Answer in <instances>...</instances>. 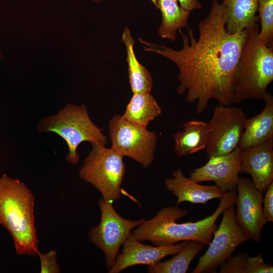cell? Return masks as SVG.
Wrapping results in <instances>:
<instances>
[{"mask_svg": "<svg viewBox=\"0 0 273 273\" xmlns=\"http://www.w3.org/2000/svg\"><path fill=\"white\" fill-rule=\"evenodd\" d=\"M257 12L261 28L260 41L267 47L273 46V0H257Z\"/></svg>", "mask_w": 273, "mask_h": 273, "instance_id": "cb8c5ba5", "label": "cell"}, {"mask_svg": "<svg viewBox=\"0 0 273 273\" xmlns=\"http://www.w3.org/2000/svg\"><path fill=\"white\" fill-rule=\"evenodd\" d=\"M40 261L41 273H59L61 272L57 260V252L52 250L47 253L37 252Z\"/></svg>", "mask_w": 273, "mask_h": 273, "instance_id": "d4e9b609", "label": "cell"}, {"mask_svg": "<svg viewBox=\"0 0 273 273\" xmlns=\"http://www.w3.org/2000/svg\"><path fill=\"white\" fill-rule=\"evenodd\" d=\"M205 245L197 241H189L188 244L169 260L158 261L148 266L150 273H186L189 265Z\"/></svg>", "mask_w": 273, "mask_h": 273, "instance_id": "7402d4cb", "label": "cell"}, {"mask_svg": "<svg viewBox=\"0 0 273 273\" xmlns=\"http://www.w3.org/2000/svg\"><path fill=\"white\" fill-rule=\"evenodd\" d=\"M111 147L117 153L141 164L149 166L153 161L157 135L147 127L116 115L109 122Z\"/></svg>", "mask_w": 273, "mask_h": 273, "instance_id": "ba28073f", "label": "cell"}, {"mask_svg": "<svg viewBox=\"0 0 273 273\" xmlns=\"http://www.w3.org/2000/svg\"><path fill=\"white\" fill-rule=\"evenodd\" d=\"M164 184L177 197V205L184 202L205 204L210 200L220 199L224 195L216 185H200L186 177L180 169L173 170L172 177L167 178Z\"/></svg>", "mask_w": 273, "mask_h": 273, "instance_id": "9a60e30c", "label": "cell"}, {"mask_svg": "<svg viewBox=\"0 0 273 273\" xmlns=\"http://www.w3.org/2000/svg\"><path fill=\"white\" fill-rule=\"evenodd\" d=\"M35 198L20 180L0 177V224L10 233L19 255H37L38 240L35 226Z\"/></svg>", "mask_w": 273, "mask_h": 273, "instance_id": "3957f363", "label": "cell"}, {"mask_svg": "<svg viewBox=\"0 0 273 273\" xmlns=\"http://www.w3.org/2000/svg\"><path fill=\"white\" fill-rule=\"evenodd\" d=\"M187 27L189 36L179 30L183 43L179 50L142 38L139 41L144 51L161 55L177 66L179 82L177 93L186 94L187 102L196 103L198 114L205 110L211 100L220 105L235 103L233 77L248 28L233 34L228 33L224 5L218 0L212 1L209 13L198 23V39L194 31Z\"/></svg>", "mask_w": 273, "mask_h": 273, "instance_id": "6da1fadb", "label": "cell"}, {"mask_svg": "<svg viewBox=\"0 0 273 273\" xmlns=\"http://www.w3.org/2000/svg\"><path fill=\"white\" fill-rule=\"evenodd\" d=\"M223 217L206 252L192 273L216 272V269L240 244L249 241L247 233L237 223L234 204L223 211Z\"/></svg>", "mask_w": 273, "mask_h": 273, "instance_id": "9c48e42d", "label": "cell"}, {"mask_svg": "<svg viewBox=\"0 0 273 273\" xmlns=\"http://www.w3.org/2000/svg\"><path fill=\"white\" fill-rule=\"evenodd\" d=\"M122 38L126 47L129 80L133 94L151 93L153 85L152 77L138 61L133 50L135 41L127 27L124 29Z\"/></svg>", "mask_w": 273, "mask_h": 273, "instance_id": "ffe728a7", "label": "cell"}, {"mask_svg": "<svg viewBox=\"0 0 273 273\" xmlns=\"http://www.w3.org/2000/svg\"><path fill=\"white\" fill-rule=\"evenodd\" d=\"M37 132H53L63 139L69 149L66 160L73 165L77 164L79 160L77 149L80 143L87 141L92 145H105L107 140L102 129L91 120L84 104H66L57 114L40 120L37 125Z\"/></svg>", "mask_w": 273, "mask_h": 273, "instance_id": "5b68a950", "label": "cell"}, {"mask_svg": "<svg viewBox=\"0 0 273 273\" xmlns=\"http://www.w3.org/2000/svg\"><path fill=\"white\" fill-rule=\"evenodd\" d=\"M189 241L164 246H153L142 244L130 233L123 244V249L117 255L109 273H118L126 268L138 264H154L168 256L181 251Z\"/></svg>", "mask_w": 273, "mask_h": 273, "instance_id": "4fadbf2b", "label": "cell"}, {"mask_svg": "<svg viewBox=\"0 0 273 273\" xmlns=\"http://www.w3.org/2000/svg\"><path fill=\"white\" fill-rule=\"evenodd\" d=\"M157 4L162 15L157 33L163 39L174 41L177 30L188 26L190 12L179 6L176 0H157Z\"/></svg>", "mask_w": 273, "mask_h": 273, "instance_id": "d6986e66", "label": "cell"}, {"mask_svg": "<svg viewBox=\"0 0 273 273\" xmlns=\"http://www.w3.org/2000/svg\"><path fill=\"white\" fill-rule=\"evenodd\" d=\"M248 30L233 77L235 103L263 100L273 80V46L260 41L257 23Z\"/></svg>", "mask_w": 273, "mask_h": 273, "instance_id": "277c9868", "label": "cell"}, {"mask_svg": "<svg viewBox=\"0 0 273 273\" xmlns=\"http://www.w3.org/2000/svg\"><path fill=\"white\" fill-rule=\"evenodd\" d=\"M265 107L258 115L247 118L238 146L243 150L273 139V97L266 92Z\"/></svg>", "mask_w": 273, "mask_h": 273, "instance_id": "2e32d148", "label": "cell"}, {"mask_svg": "<svg viewBox=\"0 0 273 273\" xmlns=\"http://www.w3.org/2000/svg\"><path fill=\"white\" fill-rule=\"evenodd\" d=\"M180 4V6L186 10L191 12L202 7L199 0H176Z\"/></svg>", "mask_w": 273, "mask_h": 273, "instance_id": "4316f807", "label": "cell"}, {"mask_svg": "<svg viewBox=\"0 0 273 273\" xmlns=\"http://www.w3.org/2000/svg\"><path fill=\"white\" fill-rule=\"evenodd\" d=\"M183 126L182 130L173 135L177 156L191 155L205 149L208 140L207 123L200 120H190Z\"/></svg>", "mask_w": 273, "mask_h": 273, "instance_id": "ac0fdd59", "label": "cell"}, {"mask_svg": "<svg viewBox=\"0 0 273 273\" xmlns=\"http://www.w3.org/2000/svg\"><path fill=\"white\" fill-rule=\"evenodd\" d=\"M93 2H99L101 1H103V0H92ZM152 1V2L154 4V5L156 6V7L157 8V0H151Z\"/></svg>", "mask_w": 273, "mask_h": 273, "instance_id": "83f0119b", "label": "cell"}, {"mask_svg": "<svg viewBox=\"0 0 273 273\" xmlns=\"http://www.w3.org/2000/svg\"><path fill=\"white\" fill-rule=\"evenodd\" d=\"M241 153L242 150L237 146L227 154L211 157L204 166L193 169L189 178L198 183L213 181L223 193L236 189Z\"/></svg>", "mask_w": 273, "mask_h": 273, "instance_id": "7c38bea8", "label": "cell"}, {"mask_svg": "<svg viewBox=\"0 0 273 273\" xmlns=\"http://www.w3.org/2000/svg\"><path fill=\"white\" fill-rule=\"evenodd\" d=\"M98 205L101 211L100 222L90 230L88 237L92 243L104 253L109 271L114 264L120 247L131 231L146 218L137 220L125 219L115 211L112 202L103 198L99 199Z\"/></svg>", "mask_w": 273, "mask_h": 273, "instance_id": "52a82bcc", "label": "cell"}, {"mask_svg": "<svg viewBox=\"0 0 273 273\" xmlns=\"http://www.w3.org/2000/svg\"><path fill=\"white\" fill-rule=\"evenodd\" d=\"M162 113V109L150 93H135L122 116L126 120L146 127Z\"/></svg>", "mask_w": 273, "mask_h": 273, "instance_id": "44dd1931", "label": "cell"}, {"mask_svg": "<svg viewBox=\"0 0 273 273\" xmlns=\"http://www.w3.org/2000/svg\"><path fill=\"white\" fill-rule=\"evenodd\" d=\"M236 189V221L247 233L250 240L259 242L262 230L266 223L262 209L263 194L252 179L246 177H239Z\"/></svg>", "mask_w": 273, "mask_h": 273, "instance_id": "8fae6325", "label": "cell"}, {"mask_svg": "<svg viewBox=\"0 0 273 273\" xmlns=\"http://www.w3.org/2000/svg\"><path fill=\"white\" fill-rule=\"evenodd\" d=\"M247 119L240 108L219 105L214 109L207 123L205 149L208 159L227 154L238 146Z\"/></svg>", "mask_w": 273, "mask_h": 273, "instance_id": "30bf717a", "label": "cell"}, {"mask_svg": "<svg viewBox=\"0 0 273 273\" xmlns=\"http://www.w3.org/2000/svg\"><path fill=\"white\" fill-rule=\"evenodd\" d=\"M262 213L266 222H273V181L268 186L263 198Z\"/></svg>", "mask_w": 273, "mask_h": 273, "instance_id": "484cf974", "label": "cell"}, {"mask_svg": "<svg viewBox=\"0 0 273 273\" xmlns=\"http://www.w3.org/2000/svg\"><path fill=\"white\" fill-rule=\"evenodd\" d=\"M219 273H272V265L265 262L261 253L251 256L247 252L231 256L220 266Z\"/></svg>", "mask_w": 273, "mask_h": 273, "instance_id": "603a6c76", "label": "cell"}, {"mask_svg": "<svg viewBox=\"0 0 273 273\" xmlns=\"http://www.w3.org/2000/svg\"><path fill=\"white\" fill-rule=\"evenodd\" d=\"M237 189L227 192L220 199L214 212L196 222L182 223L176 220L186 216L188 211L175 206H167L159 211L152 218L145 219L131 232L139 241H149L156 246L175 244L184 241H195L209 245L212 236L217 229L215 222L223 211L235 204Z\"/></svg>", "mask_w": 273, "mask_h": 273, "instance_id": "7a4b0ae2", "label": "cell"}, {"mask_svg": "<svg viewBox=\"0 0 273 273\" xmlns=\"http://www.w3.org/2000/svg\"><path fill=\"white\" fill-rule=\"evenodd\" d=\"M222 3L225 27L230 34L241 32L257 23V0H222Z\"/></svg>", "mask_w": 273, "mask_h": 273, "instance_id": "e0dca14e", "label": "cell"}, {"mask_svg": "<svg viewBox=\"0 0 273 273\" xmlns=\"http://www.w3.org/2000/svg\"><path fill=\"white\" fill-rule=\"evenodd\" d=\"M126 171L123 156L112 147L92 144V149L79 171V177L90 184L111 202L119 199Z\"/></svg>", "mask_w": 273, "mask_h": 273, "instance_id": "8992f818", "label": "cell"}, {"mask_svg": "<svg viewBox=\"0 0 273 273\" xmlns=\"http://www.w3.org/2000/svg\"><path fill=\"white\" fill-rule=\"evenodd\" d=\"M240 173L251 175L263 194L273 181V139L242 150Z\"/></svg>", "mask_w": 273, "mask_h": 273, "instance_id": "5bb4252c", "label": "cell"}]
</instances>
